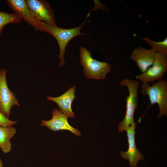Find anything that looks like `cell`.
<instances>
[{
	"label": "cell",
	"instance_id": "ba28073f",
	"mask_svg": "<svg viewBox=\"0 0 167 167\" xmlns=\"http://www.w3.org/2000/svg\"><path fill=\"white\" fill-rule=\"evenodd\" d=\"M68 117L55 108L52 112L51 118L49 120H41L40 126L47 127L53 131L66 130L75 136H79L81 133L78 130L71 126L68 122Z\"/></svg>",
	"mask_w": 167,
	"mask_h": 167
},
{
	"label": "cell",
	"instance_id": "7c38bea8",
	"mask_svg": "<svg viewBox=\"0 0 167 167\" xmlns=\"http://www.w3.org/2000/svg\"><path fill=\"white\" fill-rule=\"evenodd\" d=\"M156 52L152 49H148L139 46L132 52L130 58L135 62L138 68L142 73L153 64L155 58Z\"/></svg>",
	"mask_w": 167,
	"mask_h": 167
},
{
	"label": "cell",
	"instance_id": "6da1fadb",
	"mask_svg": "<svg viewBox=\"0 0 167 167\" xmlns=\"http://www.w3.org/2000/svg\"><path fill=\"white\" fill-rule=\"evenodd\" d=\"M89 16V13L83 23L79 26L66 29L49 25L45 22L41 21L42 32H46L54 36L56 39L59 48L58 58L59 60V65L63 67L65 64L64 54L66 46L69 42L74 37L79 35H85L81 32V29Z\"/></svg>",
	"mask_w": 167,
	"mask_h": 167
},
{
	"label": "cell",
	"instance_id": "e0dca14e",
	"mask_svg": "<svg viewBox=\"0 0 167 167\" xmlns=\"http://www.w3.org/2000/svg\"><path fill=\"white\" fill-rule=\"evenodd\" d=\"M0 167H3V163L0 157Z\"/></svg>",
	"mask_w": 167,
	"mask_h": 167
},
{
	"label": "cell",
	"instance_id": "8992f818",
	"mask_svg": "<svg viewBox=\"0 0 167 167\" xmlns=\"http://www.w3.org/2000/svg\"><path fill=\"white\" fill-rule=\"evenodd\" d=\"M6 70L0 69V112L9 118L11 108L20 106L15 94L9 89L6 80Z\"/></svg>",
	"mask_w": 167,
	"mask_h": 167
},
{
	"label": "cell",
	"instance_id": "8fae6325",
	"mask_svg": "<svg viewBox=\"0 0 167 167\" xmlns=\"http://www.w3.org/2000/svg\"><path fill=\"white\" fill-rule=\"evenodd\" d=\"M76 88V86H73L62 95L55 97L49 96L47 99L55 103L59 110L68 118H74L75 113L72 109V104L76 98L75 94Z\"/></svg>",
	"mask_w": 167,
	"mask_h": 167
},
{
	"label": "cell",
	"instance_id": "4fadbf2b",
	"mask_svg": "<svg viewBox=\"0 0 167 167\" xmlns=\"http://www.w3.org/2000/svg\"><path fill=\"white\" fill-rule=\"evenodd\" d=\"M16 133V129L12 126H0V149L4 153H8L11 151L12 144L10 140Z\"/></svg>",
	"mask_w": 167,
	"mask_h": 167
},
{
	"label": "cell",
	"instance_id": "52a82bcc",
	"mask_svg": "<svg viewBox=\"0 0 167 167\" xmlns=\"http://www.w3.org/2000/svg\"><path fill=\"white\" fill-rule=\"evenodd\" d=\"M27 5L36 20L57 26L54 12L49 4L44 0H27Z\"/></svg>",
	"mask_w": 167,
	"mask_h": 167
},
{
	"label": "cell",
	"instance_id": "9c48e42d",
	"mask_svg": "<svg viewBox=\"0 0 167 167\" xmlns=\"http://www.w3.org/2000/svg\"><path fill=\"white\" fill-rule=\"evenodd\" d=\"M136 125V123L134 122L127 128L126 131L128 139V150L126 152H120L121 157L128 161L130 167H137L139 161L143 159L135 144V129Z\"/></svg>",
	"mask_w": 167,
	"mask_h": 167
},
{
	"label": "cell",
	"instance_id": "30bf717a",
	"mask_svg": "<svg viewBox=\"0 0 167 167\" xmlns=\"http://www.w3.org/2000/svg\"><path fill=\"white\" fill-rule=\"evenodd\" d=\"M6 2L14 13L24 19L36 30L42 32L41 21L37 20L34 17L27 5L26 1L7 0Z\"/></svg>",
	"mask_w": 167,
	"mask_h": 167
},
{
	"label": "cell",
	"instance_id": "7a4b0ae2",
	"mask_svg": "<svg viewBox=\"0 0 167 167\" xmlns=\"http://www.w3.org/2000/svg\"><path fill=\"white\" fill-rule=\"evenodd\" d=\"M80 63L83 69V73L87 79H104L110 71L111 65L105 62L92 58L91 52L84 47L79 50Z\"/></svg>",
	"mask_w": 167,
	"mask_h": 167
},
{
	"label": "cell",
	"instance_id": "5b68a950",
	"mask_svg": "<svg viewBox=\"0 0 167 167\" xmlns=\"http://www.w3.org/2000/svg\"><path fill=\"white\" fill-rule=\"evenodd\" d=\"M167 71V53L157 52L153 64L144 72L136 76L142 84L162 79Z\"/></svg>",
	"mask_w": 167,
	"mask_h": 167
},
{
	"label": "cell",
	"instance_id": "2e32d148",
	"mask_svg": "<svg viewBox=\"0 0 167 167\" xmlns=\"http://www.w3.org/2000/svg\"><path fill=\"white\" fill-rule=\"evenodd\" d=\"M17 123V121L10 120L0 112V126L3 127H10Z\"/></svg>",
	"mask_w": 167,
	"mask_h": 167
},
{
	"label": "cell",
	"instance_id": "3957f363",
	"mask_svg": "<svg viewBox=\"0 0 167 167\" xmlns=\"http://www.w3.org/2000/svg\"><path fill=\"white\" fill-rule=\"evenodd\" d=\"M141 92L147 96L150 105L156 104L158 106L159 112L157 118L167 115V82L165 79L154 82L151 85L149 84H142Z\"/></svg>",
	"mask_w": 167,
	"mask_h": 167
},
{
	"label": "cell",
	"instance_id": "5bb4252c",
	"mask_svg": "<svg viewBox=\"0 0 167 167\" xmlns=\"http://www.w3.org/2000/svg\"><path fill=\"white\" fill-rule=\"evenodd\" d=\"M23 19L15 13H8L0 11V36L2 29L6 25L10 24H19Z\"/></svg>",
	"mask_w": 167,
	"mask_h": 167
},
{
	"label": "cell",
	"instance_id": "277c9868",
	"mask_svg": "<svg viewBox=\"0 0 167 167\" xmlns=\"http://www.w3.org/2000/svg\"><path fill=\"white\" fill-rule=\"evenodd\" d=\"M121 86L127 87L128 95L126 97V107L125 117L119 124L118 130L121 132L125 131L134 122V115L138 104V82L129 79H125L120 83Z\"/></svg>",
	"mask_w": 167,
	"mask_h": 167
},
{
	"label": "cell",
	"instance_id": "9a60e30c",
	"mask_svg": "<svg viewBox=\"0 0 167 167\" xmlns=\"http://www.w3.org/2000/svg\"><path fill=\"white\" fill-rule=\"evenodd\" d=\"M152 47V49L156 52H160L167 53V37L164 40L159 42L154 41L149 38L140 37Z\"/></svg>",
	"mask_w": 167,
	"mask_h": 167
}]
</instances>
